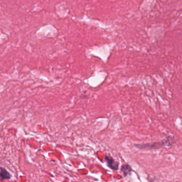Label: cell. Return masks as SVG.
<instances>
[{
  "label": "cell",
  "instance_id": "7a4b0ae2",
  "mask_svg": "<svg viewBox=\"0 0 182 182\" xmlns=\"http://www.w3.org/2000/svg\"><path fill=\"white\" fill-rule=\"evenodd\" d=\"M105 161L107 164V166L114 170H117L119 169V164L111 156L105 155L104 157Z\"/></svg>",
  "mask_w": 182,
  "mask_h": 182
},
{
  "label": "cell",
  "instance_id": "3957f363",
  "mask_svg": "<svg viewBox=\"0 0 182 182\" xmlns=\"http://www.w3.org/2000/svg\"><path fill=\"white\" fill-rule=\"evenodd\" d=\"M0 172V179L3 181L6 180H9L11 177V175L9 172H8L6 169L3 167H1Z\"/></svg>",
  "mask_w": 182,
  "mask_h": 182
},
{
  "label": "cell",
  "instance_id": "6da1fadb",
  "mask_svg": "<svg viewBox=\"0 0 182 182\" xmlns=\"http://www.w3.org/2000/svg\"><path fill=\"white\" fill-rule=\"evenodd\" d=\"M174 143L173 137H168L165 140L159 142L150 143L143 144H137L135 145L137 148L142 149H158L163 146H170Z\"/></svg>",
  "mask_w": 182,
  "mask_h": 182
},
{
  "label": "cell",
  "instance_id": "277c9868",
  "mask_svg": "<svg viewBox=\"0 0 182 182\" xmlns=\"http://www.w3.org/2000/svg\"><path fill=\"white\" fill-rule=\"evenodd\" d=\"M121 170L123 174L124 175V176H126L129 173H130L132 169H131V167L128 164H124L123 165L121 168Z\"/></svg>",
  "mask_w": 182,
  "mask_h": 182
}]
</instances>
